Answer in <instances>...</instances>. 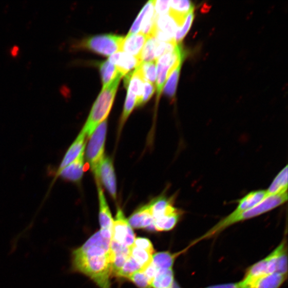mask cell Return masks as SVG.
Returning a JSON list of instances; mask_svg holds the SVG:
<instances>
[{
	"instance_id": "1",
	"label": "cell",
	"mask_w": 288,
	"mask_h": 288,
	"mask_svg": "<svg viewBox=\"0 0 288 288\" xmlns=\"http://www.w3.org/2000/svg\"><path fill=\"white\" fill-rule=\"evenodd\" d=\"M111 240L104 238L100 231L94 233L83 245L72 252V271L84 274L100 288H111Z\"/></svg>"
},
{
	"instance_id": "2",
	"label": "cell",
	"mask_w": 288,
	"mask_h": 288,
	"mask_svg": "<svg viewBox=\"0 0 288 288\" xmlns=\"http://www.w3.org/2000/svg\"><path fill=\"white\" fill-rule=\"evenodd\" d=\"M287 200V191L283 193L268 197L263 201L259 203L256 207L248 210L243 212L237 215L229 214L221 219L211 229L203 235L191 243L193 245L198 242L209 239L218 235L227 228L239 222L248 220V219L256 217L268 213L274 209L281 206Z\"/></svg>"
},
{
	"instance_id": "3",
	"label": "cell",
	"mask_w": 288,
	"mask_h": 288,
	"mask_svg": "<svg viewBox=\"0 0 288 288\" xmlns=\"http://www.w3.org/2000/svg\"><path fill=\"white\" fill-rule=\"evenodd\" d=\"M123 76L118 75L102 92L94 102L89 117L85 123L83 130L88 137H90L101 123L106 120L110 112L120 80Z\"/></svg>"
},
{
	"instance_id": "4",
	"label": "cell",
	"mask_w": 288,
	"mask_h": 288,
	"mask_svg": "<svg viewBox=\"0 0 288 288\" xmlns=\"http://www.w3.org/2000/svg\"><path fill=\"white\" fill-rule=\"evenodd\" d=\"M123 37L113 34L94 35L82 40L73 46L108 56L121 51Z\"/></svg>"
},
{
	"instance_id": "5",
	"label": "cell",
	"mask_w": 288,
	"mask_h": 288,
	"mask_svg": "<svg viewBox=\"0 0 288 288\" xmlns=\"http://www.w3.org/2000/svg\"><path fill=\"white\" fill-rule=\"evenodd\" d=\"M107 121L105 120L95 129L88 144L86 159L91 170L97 177L101 164L104 158L105 143L107 132Z\"/></svg>"
},
{
	"instance_id": "6",
	"label": "cell",
	"mask_w": 288,
	"mask_h": 288,
	"mask_svg": "<svg viewBox=\"0 0 288 288\" xmlns=\"http://www.w3.org/2000/svg\"><path fill=\"white\" fill-rule=\"evenodd\" d=\"M135 235L123 211L119 209L113 222L112 240L131 248L135 240Z\"/></svg>"
},
{
	"instance_id": "7",
	"label": "cell",
	"mask_w": 288,
	"mask_h": 288,
	"mask_svg": "<svg viewBox=\"0 0 288 288\" xmlns=\"http://www.w3.org/2000/svg\"><path fill=\"white\" fill-rule=\"evenodd\" d=\"M277 252L274 249L270 255L246 270L242 280H249L268 274L277 273Z\"/></svg>"
},
{
	"instance_id": "8",
	"label": "cell",
	"mask_w": 288,
	"mask_h": 288,
	"mask_svg": "<svg viewBox=\"0 0 288 288\" xmlns=\"http://www.w3.org/2000/svg\"><path fill=\"white\" fill-rule=\"evenodd\" d=\"M96 180L101 182L112 198L117 199V182L112 160L104 157L100 166Z\"/></svg>"
},
{
	"instance_id": "9",
	"label": "cell",
	"mask_w": 288,
	"mask_h": 288,
	"mask_svg": "<svg viewBox=\"0 0 288 288\" xmlns=\"http://www.w3.org/2000/svg\"><path fill=\"white\" fill-rule=\"evenodd\" d=\"M287 279V275L273 273L258 278L239 282L240 288H280Z\"/></svg>"
},
{
	"instance_id": "10",
	"label": "cell",
	"mask_w": 288,
	"mask_h": 288,
	"mask_svg": "<svg viewBox=\"0 0 288 288\" xmlns=\"http://www.w3.org/2000/svg\"><path fill=\"white\" fill-rule=\"evenodd\" d=\"M85 149L78 158L66 167L56 171V176L63 180L73 183H79L83 177L85 168Z\"/></svg>"
},
{
	"instance_id": "11",
	"label": "cell",
	"mask_w": 288,
	"mask_h": 288,
	"mask_svg": "<svg viewBox=\"0 0 288 288\" xmlns=\"http://www.w3.org/2000/svg\"><path fill=\"white\" fill-rule=\"evenodd\" d=\"M128 221L132 228L156 231L154 218L148 204L136 210L128 219Z\"/></svg>"
},
{
	"instance_id": "12",
	"label": "cell",
	"mask_w": 288,
	"mask_h": 288,
	"mask_svg": "<svg viewBox=\"0 0 288 288\" xmlns=\"http://www.w3.org/2000/svg\"><path fill=\"white\" fill-rule=\"evenodd\" d=\"M108 60L116 66L118 72L122 76L130 73L133 68H136L142 62L139 57L123 51L114 53Z\"/></svg>"
},
{
	"instance_id": "13",
	"label": "cell",
	"mask_w": 288,
	"mask_h": 288,
	"mask_svg": "<svg viewBox=\"0 0 288 288\" xmlns=\"http://www.w3.org/2000/svg\"><path fill=\"white\" fill-rule=\"evenodd\" d=\"M97 182L99 199L100 202L99 219L101 227V232H111L112 233L114 219L109 209L103 190L100 182L96 180Z\"/></svg>"
},
{
	"instance_id": "14",
	"label": "cell",
	"mask_w": 288,
	"mask_h": 288,
	"mask_svg": "<svg viewBox=\"0 0 288 288\" xmlns=\"http://www.w3.org/2000/svg\"><path fill=\"white\" fill-rule=\"evenodd\" d=\"M87 137L86 133L82 130L75 140L67 149L57 171L66 167L78 158L85 149Z\"/></svg>"
},
{
	"instance_id": "15",
	"label": "cell",
	"mask_w": 288,
	"mask_h": 288,
	"mask_svg": "<svg viewBox=\"0 0 288 288\" xmlns=\"http://www.w3.org/2000/svg\"><path fill=\"white\" fill-rule=\"evenodd\" d=\"M147 38L140 32L135 34L128 33L126 37L123 38L121 51L140 59V54Z\"/></svg>"
},
{
	"instance_id": "16",
	"label": "cell",
	"mask_w": 288,
	"mask_h": 288,
	"mask_svg": "<svg viewBox=\"0 0 288 288\" xmlns=\"http://www.w3.org/2000/svg\"><path fill=\"white\" fill-rule=\"evenodd\" d=\"M267 197L266 190L261 189L251 191L238 201L237 208L231 214L237 215L252 209Z\"/></svg>"
},
{
	"instance_id": "17",
	"label": "cell",
	"mask_w": 288,
	"mask_h": 288,
	"mask_svg": "<svg viewBox=\"0 0 288 288\" xmlns=\"http://www.w3.org/2000/svg\"><path fill=\"white\" fill-rule=\"evenodd\" d=\"M173 197H159L150 202L149 204L150 212L155 219L172 213L178 210L174 205Z\"/></svg>"
},
{
	"instance_id": "18",
	"label": "cell",
	"mask_w": 288,
	"mask_h": 288,
	"mask_svg": "<svg viewBox=\"0 0 288 288\" xmlns=\"http://www.w3.org/2000/svg\"><path fill=\"white\" fill-rule=\"evenodd\" d=\"M180 26L179 23L170 13L159 16L156 15L155 29L166 34L172 40L175 39Z\"/></svg>"
},
{
	"instance_id": "19",
	"label": "cell",
	"mask_w": 288,
	"mask_h": 288,
	"mask_svg": "<svg viewBox=\"0 0 288 288\" xmlns=\"http://www.w3.org/2000/svg\"><path fill=\"white\" fill-rule=\"evenodd\" d=\"M183 212L178 209L175 212L163 216L154 220L156 231H169L174 229L179 222Z\"/></svg>"
},
{
	"instance_id": "20",
	"label": "cell",
	"mask_w": 288,
	"mask_h": 288,
	"mask_svg": "<svg viewBox=\"0 0 288 288\" xmlns=\"http://www.w3.org/2000/svg\"><path fill=\"white\" fill-rule=\"evenodd\" d=\"M184 251L172 254L168 252L156 253L152 256V264L157 271L160 270L173 269L175 260Z\"/></svg>"
},
{
	"instance_id": "21",
	"label": "cell",
	"mask_w": 288,
	"mask_h": 288,
	"mask_svg": "<svg viewBox=\"0 0 288 288\" xmlns=\"http://www.w3.org/2000/svg\"><path fill=\"white\" fill-rule=\"evenodd\" d=\"M287 165H286L274 178L266 189L268 197L287 191Z\"/></svg>"
},
{
	"instance_id": "22",
	"label": "cell",
	"mask_w": 288,
	"mask_h": 288,
	"mask_svg": "<svg viewBox=\"0 0 288 288\" xmlns=\"http://www.w3.org/2000/svg\"><path fill=\"white\" fill-rule=\"evenodd\" d=\"M175 282L173 269L158 270L151 283L153 288H171Z\"/></svg>"
},
{
	"instance_id": "23",
	"label": "cell",
	"mask_w": 288,
	"mask_h": 288,
	"mask_svg": "<svg viewBox=\"0 0 288 288\" xmlns=\"http://www.w3.org/2000/svg\"><path fill=\"white\" fill-rule=\"evenodd\" d=\"M136 68L139 71L144 81L150 82L154 85L156 84L157 78V64L156 61L141 62Z\"/></svg>"
},
{
	"instance_id": "24",
	"label": "cell",
	"mask_w": 288,
	"mask_h": 288,
	"mask_svg": "<svg viewBox=\"0 0 288 288\" xmlns=\"http://www.w3.org/2000/svg\"><path fill=\"white\" fill-rule=\"evenodd\" d=\"M103 88H105L120 73L116 66L108 60L99 64Z\"/></svg>"
},
{
	"instance_id": "25",
	"label": "cell",
	"mask_w": 288,
	"mask_h": 288,
	"mask_svg": "<svg viewBox=\"0 0 288 288\" xmlns=\"http://www.w3.org/2000/svg\"><path fill=\"white\" fill-rule=\"evenodd\" d=\"M182 64L178 65L172 71L166 81L164 88V93L170 99H173L176 94L178 79H179Z\"/></svg>"
},
{
	"instance_id": "26",
	"label": "cell",
	"mask_w": 288,
	"mask_h": 288,
	"mask_svg": "<svg viewBox=\"0 0 288 288\" xmlns=\"http://www.w3.org/2000/svg\"><path fill=\"white\" fill-rule=\"evenodd\" d=\"M158 43V40L154 36L147 38L140 56L142 62L156 61L155 52Z\"/></svg>"
},
{
	"instance_id": "27",
	"label": "cell",
	"mask_w": 288,
	"mask_h": 288,
	"mask_svg": "<svg viewBox=\"0 0 288 288\" xmlns=\"http://www.w3.org/2000/svg\"><path fill=\"white\" fill-rule=\"evenodd\" d=\"M130 256L142 267V271L152 262L153 254L133 245L130 248Z\"/></svg>"
},
{
	"instance_id": "28",
	"label": "cell",
	"mask_w": 288,
	"mask_h": 288,
	"mask_svg": "<svg viewBox=\"0 0 288 288\" xmlns=\"http://www.w3.org/2000/svg\"><path fill=\"white\" fill-rule=\"evenodd\" d=\"M140 271H142V267L130 255L125 264L116 276L128 279L133 273Z\"/></svg>"
},
{
	"instance_id": "29",
	"label": "cell",
	"mask_w": 288,
	"mask_h": 288,
	"mask_svg": "<svg viewBox=\"0 0 288 288\" xmlns=\"http://www.w3.org/2000/svg\"><path fill=\"white\" fill-rule=\"evenodd\" d=\"M194 18V11L190 12L186 15L182 25L178 29L176 33L174 40L177 44H180L186 35L193 23Z\"/></svg>"
},
{
	"instance_id": "30",
	"label": "cell",
	"mask_w": 288,
	"mask_h": 288,
	"mask_svg": "<svg viewBox=\"0 0 288 288\" xmlns=\"http://www.w3.org/2000/svg\"><path fill=\"white\" fill-rule=\"evenodd\" d=\"M153 5L154 1H149L146 4L144 7L142 8L141 11L140 12L138 17H137L136 20L132 24L129 32V34H135L140 32L141 26L144 18Z\"/></svg>"
},
{
	"instance_id": "31",
	"label": "cell",
	"mask_w": 288,
	"mask_h": 288,
	"mask_svg": "<svg viewBox=\"0 0 288 288\" xmlns=\"http://www.w3.org/2000/svg\"><path fill=\"white\" fill-rule=\"evenodd\" d=\"M136 96L132 92L127 91V98L123 108L121 119V125L124 124L132 112L136 105Z\"/></svg>"
},
{
	"instance_id": "32",
	"label": "cell",
	"mask_w": 288,
	"mask_h": 288,
	"mask_svg": "<svg viewBox=\"0 0 288 288\" xmlns=\"http://www.w3.org/2000/svg\"><path fill=\"white\" fill-rule=\"evenodd\" d=\"M128 279L139 288H151V284L142 271L132 274Z\"/></svg>"
},
{
	"instance_id": "33",
	"label": "cell",
	"mask_w": 288,
	"mask_h": 288,
	"mask_svg": "<svg viewBox=\"0 0 288 288\" xmlns=\"http://www.w3.org/2000/svg\"><path fill=\"white\" fill-rule=\"evenodd\" d=\"M155 14L157 16L168 14L170 12V1L158 0L154 1Z\"/></svg>"
},
{
	"instance_id": "34",
	"label": "cell",
	"mask_w": 288,
	"mask_h": 288,
	"mask_svg": "<svg viewBox=\"0 0 288 288\" xmlns=\"http://www.w3.org/2000/svg\"><path fill=\"white\" fill-rule=\"evenodd\" d=\"M155 90L156 86H155L154 84L148 81H144L141 106L143 105L151 98Z\"/></svg>"
},
{
	"instance_id": "35",
	"label": "cell",
	"mask_w": 288,
	"mask_h": 288,
	"mask_svg": "<svg viewBox=\"0 0 288 288\" xmlns=\"http://www.w3.org/2000/svg\"><path fill=\"white\" fill-rule=\"evenodd\" d=\"M133 245L137 247L145 250L150 254H153L155 252L153 244L148 239L144 238H136Z\"/></svg>"
},
{
	"instance_id": "36",
	"label": "cell",
	"mask_w": 288,
	"mask_h": 288,
	"mask_svg": "<svg viewBox=\"0 0 288 288\" xmlns=\"http://www.w3.org/2000/svg\"><path fill=\"white\" fill-rule=\"evenodd\" d=\"M203 288H240L238 283H229L211 285Z\"/></svg>"
},
{
	"instance_id": "37",
	"label": "cell",
	"mask_w": 288,
	"mask_h": 288,
	"mask_svg": "<svg viewBox=\"0 0 288 288\" xmlns=\"http://www.w3.org/2000/svg\"><path fill=\"white\" fill-rule=\"evenodd\" d=\"M171 288H181V286L176 281Z\"/></svg>"
}]
</instances>
